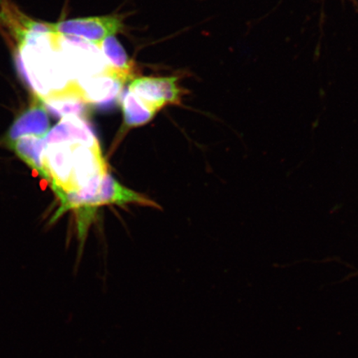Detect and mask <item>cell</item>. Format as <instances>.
Here are the masks:
<instances>
[{"label":"cell","mask_w":358,"mask_h":358,"mask_svg":"<svg viewBox=\"0 0 358 358\" xmlns=\"http://www.w3.org/2000/svg\"><path fill=\"white\" fill-rule=\"evenodd\" d=\"M140 203L157 207V204L145 196L124 187L109 173L103 178L96 195L87 199L77 212L80 240H84L90 222L92 221L96 209L101 206Z\"/></svg>","instance_id":"1"},{"label":"cell","mask_w":358,"mask_h":358,"mask_svg":"<svg viewBox=\"0 0 358 358\" xmlns=\"http://www.w3.org/2000/svg\"><path fill=\"white\" fill-rule=\"evenodd\" d=\"M47 24L52 34L80 38L99 48L106 38L124 29L122 20L115 15L79 17Z\"/></svg>","instance_id":"2"},{"label":"cell","mask_w":358,"mask_h":358,"mask_svg":"<svg viewBox=\"0 0 358 358\" xmlns=\"http://www.w3.org/2000/svg\"><path fill=\"white\" fill-rule=\"evenodd\" d=\"M177 82L174 77H142L134 78L128 90L157 113L164 106L180 101L182 92Z\"/></svg>","instance_id":"3"},{"label":"cell","mask_w":358,"mask_h":358,"mask_svg":"<svg viewBox=\"0 0 358 358\" xmlns=\"http://www.w3.org/2000/svg\"><path fill=\"white\" fill-rule=\"evenodd\" d=\"M50 131V122L43 98L34 94L28 109L19 115L7 134V144L21 138H45Z\"/></svg>","instance_id":"4"},{"label":"cell","mask_w":358,"mask_h":358,"mask_svg":"<svg viewBox=\"0 0 358 358\" xmlns=\"http://www.w3.org/2000/svg\"><path fill=\"white\" fill-rule=\"evenodd\" d=\"M101 48L110 61L112 69L107 75L122 85L134 79L133 64L123 46L115 36H110L103 41Z\"/></svg>","instance_id":"5"},{"label":"cell","mask_w":358,"mask_h":358,"mask_svg":"<svg viewBox=\"0 0 358 358\" xmlns=\"http://www.w3.org/2000/svg\"><path fill=\"white\" fill-rule=\"evenodd\" d=\"M124 124L128 127H141L153 119L156 112L131 91L125 92L122 101Z\"/></svg>","instance_id":"6"}]
</instances>
